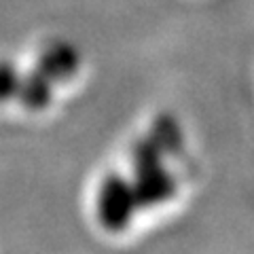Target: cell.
Returning <instances> with one entry per match:
<instances>
[{
	"mask_svg": "<svg viewBox=\"0 0 254 254\" xmlns=\"http://www.w3.org/2000/svg\"><path fill=\"white\" fill-rule=\"evenodd\" d=\"M161 150L148 136L138 140L131 148L133 163V193H136L138 208H153L170 201L176 195V178L163 168Z\"/></svg>",
	"mask_w": 254,
	"mask_h": 254,
	"instance_id": "obj_1",
	"label": "cell"
},
{
	"mask_svg": "<svg viewBox=\"0 0 254 254\" xmlns=\"http://www.w3.org/2000/svg\"><path fill=\"white\" fill-rule=\"evenodd\" d=\"M136 210L138 201L131 182L119 174H108L102 180L98 199H95V212H98L100 225L110 233L125 231L131 225Z\"/></svg>",
	"mask_w": 254,
	"mask_h": 254,
	"instance_id": "obj_2",
	"label": "cell"
},
{
	"mask_svg": "<svg viewBox=\"0 0 254 254\" xmlns=\"http://www.w3.org/2000/svg\"><path fill=\"white\" fill-rule=\"evenodd\" d=\"M34 68L41 70L51 83L58 85L64 81H70L78 72V68H81V53H78V49L70 41L58 38V41H51L41 51Z\"/></svg>",
	"mask_w": 254,
	"mask_h": 254,
	"instance_id": "obj_3",
	"label": "cell"
},
{
	"mask_svg": "<svg viewBox=\"0 0 254 254\" xmlns=\"http://www.w3.org/2000/svg\"><path fill=\"white\" fill-rule=\"evenodd\" d=\"M53 87H55V83H51L49 78L41 72V70L32 68L30 72H26V74L21 72L15 100H17L23 108L38 113V110H45L47 106L51 104Z\"/></svg>",
	"mask_w": 254,
	"mask_h": 254,
	"instance_id": "obj_4",
	"label": "cell"
},
{
	"mask_svg": "<svg viewBox=\"0 0 254 254\" xmlns=\"http://www.w3.org/2000/svg\"><path fill=\"white\" fill-rule=\"evenodd\" d=\"M148 138L155 142V146L161 150V155H178L185 148V136H182V127L174 115H159L153 125H150Z\"/></svg>",
	"mask_w": 254,
	"mask_h": 254,
	"instance_id": "obj_5",
	"label": "cell"
},
{
	"mask_svg": "<svg viewBox=\"0 0 254 254\" xmlns=\"http://www.w3.org/2000/svg\"><path fill=\"white\" fill-rule=\"evenodd\" d=\"M21 72L9 60H0V102H11L17 95Z\"/></svg>",
	"mask_w": 254,
	"mask_h": 254,
	"instance_id": "obj_6",
	"label": "cell"
}]
</instances>
